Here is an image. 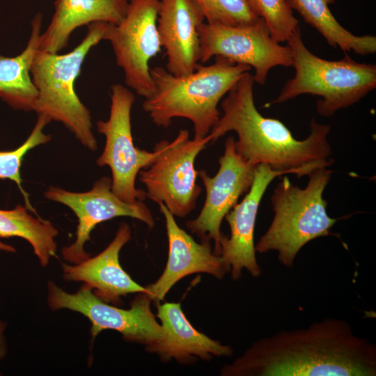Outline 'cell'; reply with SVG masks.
Segmentation results:
<instances>
[{"mask_svg":"<svg viewBox=\"0 0 376 376\" xmlns=\"http://www.w3.org/2000/svg\"><path fill=\"white\" fill-rule=\"evenodd\" d=\"M223 376H375L376 347L345 320L327 318L253 342Z\"/></svg>","mask_w":376,"mask_h":376,"instance_id":"1","label":"cell"},{"mask_svg":"<svg viewBox=\"0 0 376 376\" xmlns=\"http://www.w3.org/2000/svg\"><path fill=\"white\" fill-rule=\"evenodd\" d=\"M253 76L246 72L221 102L223 115L208 136L213 143L230 131L237 135V151L250 163L265 164L272 169L308 175L313 171L329 167L331 147L327 140L331 126L313 118L310 134L303 140L296 139L280 120L264 117L256 109L253 99Z\"/></svg>","mask_w":376,"mask_h":376,"instance_id":"2","label":"cell"},{"mask_svg":"<svg viewBox=\"0 0 376 376\" xmlns=\"http://www.w3.org/2000/svg\"><path fill=\"white\" fill-rule=\"evenodd\" d=\"M251 69L221 56L211 65L199 63L186 75H174L159 66L150 68L154 91L142 108L158 127H168L175 118H187L193 124L194 138H204L221 116L217 106L221 99Z\"/></svg>","mask_w":376,"mask_h":376,"instance_id":"3","label":"cell"},{"mask_svg":"<svg viewBox=\"0 0 376 376\" xmlns=\"http://www.w3.org/2000/svg\"><path fill=\"white\" fill-rule=\"evenodd\" d=\"M108 24L100 22L87 25L84 38L67 54L38 49L31 68V79L38 92L33 111L51 121L61 123L85 148L92 151L97 148L92 118L90 111L77 95L75 84L90 50L104 40Z\"/></svg>","mask_w":376,"mask_h":376,"instance_id":"4","label":"cell"},{"mask_svg":"<svg viewBox=\"0 0 376 376\" xmlns=\"http://www.w3.org/2000/svg\"><path fill=\"white\" fill-rule=\"evenodd\" d=\"M331 174L328 167L313 171L304 188L293 185L286 176L281 179L270 198L273 219L255 246L256 252L276 251L279 262L292 267L304 245L330 235L338 219L328 215L323 193Z\"/></svg>","mask_w":376,"mask_h":376,"instance_id":"5","label":"cell"},{"mask_svg":"<svg viewBox=\"0 0 376 376\" xmlns=\"http://www.w3.org/2000/svg\"><path fill=\"white\" fill-rule=\"evenodd\" d=\"M287 42L292 52L295 76L265 107L311 94L320 97L316 104L318 113L329 117L357 103L376 88V65L356 62L347 52L338 61L315 56L305 46L299 26Z\"/></svg>","mask_w":376,"mask_h":376,"instance_id":"6","label":"cell"},{"mask_svg":"<svg viewBox=\"0 0 376 376\" xmlns=\"http://www.w3.org/2000/svg\"><path fill=\"white\" fill-rule=\"evenodd\" d=\"M134 93L127 87L116 84L111 87L109 118L96 123L97 132L105 136V146L97 159L99 166H108L111 171V190L123 201H143L146 191L136 189L139 172L148 167L168 147L169 141L157 143L152 152L134 146L132 134L131 109Z\"/></svg>","mask_w":376,"mask_h":376,"instance_id":"7","label":"cell"},{"mask_svg":"<svg viewBox=\"0 0 376 376\" xmlns=\"http://www.w3.org/2000/svg\"><path fill=\"white\" fill-rule=\"evenodd\" d=\"M199 63L221 56L234 63L249 65L254 69L255 82L261 86L272 68L292 66L290 47L274 40L260 17L254 23L236 26L205 22L199 27Z\"/></svg>","mask_w":376,"mask_h":376,"instance_id":"8","label":"cell"},{"mask_svg":"<svg viewBox=\"0 0 376 376\" xmlns=\"http://www.w3.org/2000/svg\"><path fill=\"white\" fill-rule=\"evenodd\" d=\"M210 142L208 135L189 139V132L180 130L166 149L139 172L146 197L158 205L164 203L174 217L182 218L189 214L202 191L196 183L195 160Z\"/></svg>","mask_w":376,"mask_h":376,"instance_id":"9","label":"cell"},{"mask_svg":"<svg viewBox=\"0 0 376 376\" xmlns=\"http://www.w3.org/2000/svg\"><path fill=\"white\" fill-rule=\"evenodd\" d=\"M159 3L160 0H130L123 20L109 23L104 36L123 71L125 84L144 99L154 91L150 61L162 50L157 26Z\"/></svg>","mask_w":376,"mask_h":376,"instance_id":"10","label":"cell"},{"mask_svg":"<svg viewBox=\"0 0 376 376\" xmlns=\"http://www.w3.org/2000/svg\"><path fill=\"white\" fill-rule=\"evenodd\" d=\"M47 302L50 308H63L79 313L91 323V336L95 338L102 330L112 329L122 334L127 341L150 346L162 336V329L152 312V300L146 293H139L129 309L110 305L84 284L75 293H68L49 281Z\"/></svg>","mask_w":376,"mask_h":376,"instance_id":"11","label":"cell"},{"mask_svg":"<svg viewBox=\"0 0 376 376\" xmlns=\"http://www.w3.org/2000/svg\"><path fill=\"white\" fill-rule=\"evenodd\" d=\"M235 139L228 137L224 152L219 159V168L213 177L205 171H198L206 191L201 212L187 221L186 226L201 240H213V252L219 256L220 241L224 235L221 224L225 216L237 203L239 198L250 189L257 165L245 159L235 148Z\"/></svg>","mask_w":376,"mask_h":376,"instance_id":"12","label":"cell"},{"mask_svg":"<svg viewBox=\"0 0 376 376\" xmlns=\"http://www.w3.org/2000/svg\"><path fill=\"white\" fill-rule=\"evenodd\" d=\"M44 196L48 200L68 207L78 219L75 241L61 249L63 259L71 263L77 264L90 257L84 250V245L90 240L92 230L103 221L130 217L150 227L155 224L152 214L143 201L127 203L120 199L113 193L111 178L107 176L98 179L92 189L86 192H72L51 187Z\"/></svg>","mask_w":376,"mask_h":376,"instance_id":"13","label":"cell"},{"mask_svg":"<svg viewBox=\"0 0 376 376\" xmlns=\"http://www.w3.org/2000/svg\"><path fill=\"white\" fill-rule=\"evenodd\" d=\"M286 174L265 164L257 165L253 184L243 200L237 203L225 216L230 235H223L220 241V254L230 272L233 280L240 279L246 269L253 277L262 274L256 257L253 241L257 213L263 195L271 182Z\"/></svg>","mask_w":376,"mask_h":376,"instance_id":"14","label":"cell"},{"mask_svg":"<svg viewBox=\"0 0 376 376\" xmlns=\"http://www.w3.org/2000/svg\"><path fill=\"white\" fill-rule=\"evenodd\" d=\"M159 210L165 219L169 258L164 271L152 284L146 286L152 301L159 304L170 289L186 276L206 273L222 279L229 272L223 259L212 250L210 240L196 242L176 224L174 216L162 203Z\"/></svg>","mask_w":376,"mask_h":376,"instance_id":"15","label":"cell"},{"mask_svg":"<svg viewBox=\"0 0 376 376\" xmlns=\"http://www.w3.org/2000/svg\"><path fill=\"white\" fill-rule=\"evenodd\" d=\"M205 22L194 0H160L157 26L169 72L182 76L195 70L200 58L199 27Z\"/></svg>","mask_w":376,"mask_h":376,"instance_id":"16","label":"cell"},{"mask_svg":"<svg viewBox=\"0 0 376 376\" xmlns=\"http://www.w3.org/2000/svg\"><path fill=\"white\" fill-rule=\"evenodd\" d=\"M130 239L129 226L120 224L115 237L101 253L74 265L63 263L64 279L83 282L97 297L109 304L119 303L120 297L127 294H147V288L136 283L119 261L120 251Z\"/></svg>","mask_w":376,"mask_h":376,"instance_id":"17","label":"cell"},{"mask_svg":"<svg viewBox=\"0 0 376 376\" xmlns=\"http://www.w3.org/2000/svg\"><path fill=\"white\" fill-rule=\"evenodd\" d=\"M157 318L161 321L162 336L155 344L146 347L164 361L174 359L189 363L195 358L209 360L212 357H230L233 350L197 331L185 317L179 303L157 305Z\"/></svg>","mask_w":376,"mask_h":376,"instance_id":"18","label":"cell"},{"mask_svg":"<svg viewBox=\"0 0 376 376\" xmlns=\"http://www.w3.org/2000/svg\"><path fill=\"white\" fill-rule=\"evenodd\" d=\"M130 0H55L54 12L40 34L39 49L58 53L68 44L73 31L93 22L120 23Z\"/></svg>","mask_w":376,"mask_h":376,"instance_id":"19","label":"cell"},{"mask_svg":"<svg viewBox=\"0 0 376 376\" xmlns=\"http://www.w3.org/2000/svg\"><path fill=\"white\" fill-rule=\"evenodd\" d=\"M42 16L35 15L24 49L17 56H0V98L16 110L33 111L38 92L31 76V68L39 49Z\"/></svg>","mask_w":376,"mask_h":376,"instance_id":"20","label":"cell"},{"mask_svg":"<svg viewBox=\"0 0 376 376\" xmlns=\"http://www.w3.org/2000/svg\"><path fill=\"white\" fill-rule=\"evenodd\" d=\"M303 19L315 29L334 48L359 55L375 54V36H355L345 29L334 17L329 6L335 0H286Z\"/></svg>","mask_w":376,"mask_h":376,"instance_id":"21","label":"cell"},{"mask_svg":"<svg viewBox=\"0 0 376 376\" xmlns=\"http://www.w3.org/2000/svg\"><path fill=\"white\" fill-rule=\"evenodd\" d=\"M28 208L17 205L14 209L0 210V237H18L26 240L42 267L54 256L58 231L49 221L35 217ZM15 252V249L0 241V251Z\"/></svg>","mask_w":376,"mask_h":376,"instance_id":"22","label":"cell"},{"mask_svg":"<svg viewBox=\"0 0 376 376\" xmlns=\"http://www.w3.org/2000/svg\"><path fill=\"white\" fill-rule=\"evenodd\" d=\"M50 122L51 120L45 116L38 115L33 129L20 146L13 150L0 151V179H8L16 183L25 198L26 207L35 214L28 195L22 187L20 168L24 157L30 150L51 140L52 136L43 132L45 127Z\"/></svg>","mask_w":376,"mask_h":376,"instance_id":"23","label":"cell"},{"mask_svg":"<svg viewBox=\"0 0 376 376\" xmlns=\"http://www.w3.org/2000/svg\"><path fill=\"white\" fill-rule=\"evenodd\" d=\"M252 10L263 19L272 38L278 42H287L299 26V21L286 0H249Z\"/></svg>","mask_w":376,"mask_h":376,"instance_id":"24","label":"cell"},{"mask_svg":"<svg viewBox=\"0 0 376 376\" xmlns=\"http://www.w3.org/2000/svg\"><path fill=\"white\" fill-rule=\"evenodd\" d=\"M194 1L207 23L236 26L252 24L260 18L252 10L249 0Z\"/></svg>","mask_w":376,"mask_h":376,"instance_id":"25","label":"cell"},{"mask_svg":"<svg viewBox=\"0 0 376 376\" xmlns=\"http://www.w3.org/2000/svg\"><path fill=\"white\" fill-rule=\"evenodd\" d=\"M6 328V323L0 322V359L3 358L7 352L6 340L4 332Z\"/></svg>","mask_w":376,"mask_h":376,"instance_id":"26","label":"cell"}]
</instances>
